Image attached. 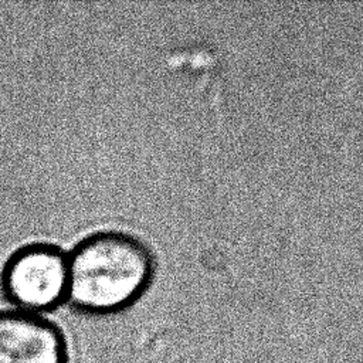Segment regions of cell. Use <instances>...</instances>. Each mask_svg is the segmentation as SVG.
<instances>
[{
    "label": "cell",
    "mask_w": 363,
    "mask_h": 363,
    "mask_svg": "<svg viewBox=\"0 0 363 363\" xmlns=\"http://www.w3.org/2000/svg\"><path fill=\"white\" fill-rule=\"evenodd\" d=\"M67 303L88 316H108L132 306L149 288L155 258L138 237L105 230L82 238L67 254Z\"/></svg>",
    "instance_id": "cell-1"
},
{
    "label": "cell",
    "mask_w": 363,
    "mask_h": 363,
    "mask_svg": "<svg viewBox=\"0 0 363 363\" xmlns=\"http://www.w3.org/2000/svg\"><path fill=\"white\" fill-rule=\"evenodd\" d=\"M0 282L14 309L45 316L67 301V254L50 242L27 244L4 262Z\"/></svg>",
    "instance_id": "cell-2"
},
{
    "label": "cell",
    "mask_w": 363,
    "mask_h": 363,
    "mask_svg": "<svg viewBox=\"0 0 363 363\" xmlns=\"http://www.w3.org/2000/svg\"><path fill=\"white\" fill-rule=\"evenodd\" d=\"M0 363H68L65 336L43 315L3 309Z\"/></svg>",
    "instance_id": "cell-3"
}]
</instances>
